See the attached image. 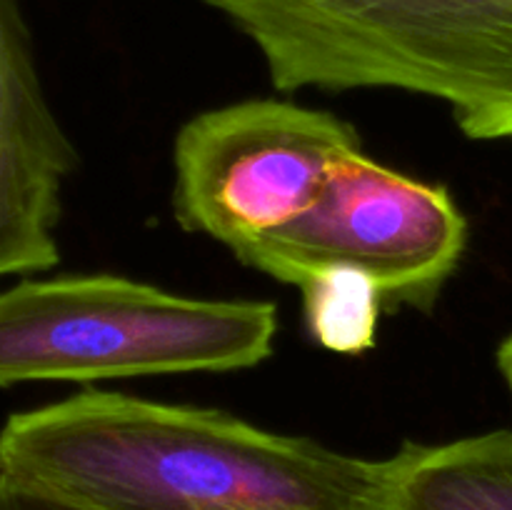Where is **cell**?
I'll return each instance as SVG.
<instances>
[{"mask_svg":"<svg viewBox=\"0 0 512 510\" xmlns=\"http://www.w3.org/2000/svg\"><path fill=\"white\" fill-rule=\"evenodd\" d=\"M383 460L123 393L10 415L0 473L85 510H373Z\"/></svg>","mask_w":512,"mask_h":510,"instance_id":"1","label":"cell"},{"mask_svg":"<svg viewBox=\"0 0 512 510\" xmlns=\"http://www.w3.org/2000/svg\"><path fill=\"white\" fill-rule=\"evenodd\" d=\"M283 93L393 88L443 100L463 135L512 138V0H203Z\"/></svg>","mask_w":512,"mask_h":510,"instance_id":"2","label":"cell"},{"mask_svg":"<svg viewBox=\"0 0 512 510\" xmlns=\"http://www.w3.org/2000/svg\"><path fill=\"white\" fill-rule=\"evenodd\" d=\"M278 305L170 293L120 275L20 280L0 290V388L255 368Z\"/></svg>","mask_w":512,"mask_h":510,"instance_id":"3","label":"cell"},{"mask_svg":"<svg viewBox=\"0 0 512 510\" xmlns=\"http://www.w3.org/2000/svg\"><path fill=\"white\" fill-rule=\"evenodd\" d=\"M468 220L448 188L415 180L358 150L330 170L300 218L235 250V258L300 288L348 268L378 288L385 310H430L458 270Z\"/></svg>","mask_w":512,"mask_h":510,"instance_id":"4","label":"cell"},{"mask_svg":"<svg viewBox=\"0 0 512 510\" xmlns=\"http://www.w3.org/2000/svg\"><path fill=\"white\" fill-rule=\"evenodd\" d=\"M358 150V130L328 110L273 98L205 110L175 135V220L235 253L300 218Z\"/></svg>","mask_w":512,"mask_h":510,"instance_id":"5","label":"cell"},{"mask_svg":"<svg viewBox=\"0 0 512 510\" xmlns=\"http://www.w3.org/2000/svg\"><path fill=\"white\" fill-rule=\"evenodd\" d=\"M78 153L55 118L20 0H0V243L23 273L58 265L55 228Z\"/></svg>","mask_w":512,"mask_h":510,"instance_id":"6","label":"cell"},{"mask_svg":"<svg viewBox=\"0 0 512 510\" xmlns=\"http://www.w3.org/2000/svg\"><path fill=\"white\" fill-rule=\"evenodd\" d=\"M373 510H512V430L405 443L383 460Z\"/></svg>","mask_w":512,"mask_h":510,"instance_id":"7","label":"cell"},{"mask_svg":"<svg viewBox=\"0 0 512 510\" xmlns=\"http://www.w3.org/2000/svg\"><path fill=\"white\" fill-rule=\"evenodd\" d=\"M310 335L340 355H360L375 345L380 300L365 275L348 268L323 270L300 285Z\"/></svg>","mask_w":512,"mask_h":510,"instance_id":"8","label":"cell"},{"mask_svg":"<svg viewBox=\"0 0 512 510\" xmlns=\"http://www.w3.org/2000/svg\"><path fill=\"white\" fill-rule=\"evenodd\" d=\"M0 510H85L78 505H70L65 500L50 498L33 488L15 483L0 473Z\"/></svg>","mask_w":512,"mask_h":510,"instance_id":"9","label":"cell"},{"mask_svg":"<svg viewBox=\"0 0 512 510\" xmlns=\"http://www.w3.org/2000/svg\"><path fill=\"white\" fill-rule=\"evenodd\" d=\"M498 368L503 373L505 383H508L510 393H512V335L503 340V345L498 348Z\"/></svg>","mask_w":512,"mask_h":510,"instance_id":"10","label":"cell"},{"mask_svg":"<svg viewBox=\"0 0 512 510\" xmlns=\"http://www.w3.org/2000/svg\"><path fill=\"white\" fill-rule=\"evenodd\" d=\"M0 275H25L23 265L18 263V258L3 243H0Z\"/></svg>","mask_w":512,"mask_h":510,"instance_id":"11","label":"cell"}]
</instances>
